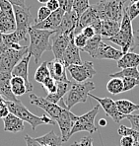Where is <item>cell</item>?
I'll return each mask as SVG.
<instances>
[{
	"instance_id": "obj_1",
	"label": "cell",
	"mask_w": 139,
	"mask_h": 146,
	"mask_svg": "<svg viewBox=\"0 0 139 146\" xmlns=\"http://www.w3.org/2000/svg\"><path fill=\"white\" fill-rule=\"evenodd\" d=\"M106 40L120 46V50L122 51L123 54L129 52L130 50H133L135 48L139 46V36L134 34L132 22L128 18L125 11H123L119 32L115 36L106 38Z\"/></svg>"
},
{
	"instance_id": "obj_2",
	"label": "cell",
	"mask_w": 139,
	"mask_h": 146,
	"mask_svg": "<svg viewBox=\"0 0 139 146\" xmlns=\"http://www.w3.org/2000/svg\"><path fill=\"white\" fill-rule=\"evenodd\" d=\"M54 34V31H46V30H38L30 28V46H28V53L35 58L36 64L38 63L42 53L48 50H51L50 36Z\"/></svg>"
},
{
	"instance_id": "obj_3",
	"label": "cell",
	"mask_w": 139,
	"mask_h": 146,
	"mask_svg": "<svg viewBox=\"0 0 139 146\" xmlns=\"http://www.w3.org/2000/svg\"><path fill=\"white\" fill-rule=\"evenodd\" d=\"M95 84L91 81L83 83L72 82L69 91L65 95V99L60 101V107L70 111L72 107H74L78 103H85L89 97V94L93 90H95Z\"/></svg>"
},
{
	"instance_id": "obj_4",
	"label": "cell",
	"mask_w": 139,
	"mask_h": 146,
	"mask_svg": "<svg viewBox=\"0 0 139 146\" xmlns=\"http://www.w3.org/2000/svg\"><path fill=\"white\" fill-rule=\"evenodd\" d=\"M6 104H7L10 113L15 115L16 117H18L23 121L28 122L32 126V129L34 131H36L38 126L42 125V124H52V125L55 124V121H53L52 119L48 117L46 113L42 115L40 117L32 113L21 103V101H19V102H7L6 101Z\"/></svg>"
},
{
	"instance_id": "obj_5",
	"label": "cell",
	"mask_w": 139,
	"mask_h": 146,
	"mask_svg": "<svg viewBox=\"0 0 139 146\" xmlns=\"http://www.w3.org/2000/svg\"><path fill=\"white\" fill-rule=\"evenodd\" d=\"M93 7L101 20H112L120 23L124 11V2L120 0H100Z\"/></svg>"
},
{
	"instance_id": "obj_6",
	"label": "cell",
	"mask_w": 139,
	"mask_h": 146,
	"mask_svg": "<svg viewBox=\"0 0 139 146\" xmlns=\"http://www.w3.org/2000/svg\"><path fill=\"white\" fill-rule=\"evenodd\" d=\"M15 21H16V33L20 38V40L28 42L29 40V29L32 27L33 15L30 7H20L13 6Z\"/></svg>"
},
{
	"instance_id": "obj_7",
	"label": "cell",
	"mask_w": 139,
	"mask_h": 146,
	"mask_svg": "<svg viewBox=\"0 0 139 146\" xmlns=\"http://www.w3.org/2000/svg\"><path fill=\"white\" fill-rule=\"evenodd\" d=\"M100 110V105L95 106L91 111L84 113L83 115L77 117V119L74 122V125L70 131V136L74 133L81 131H87L89 133H94L97 131V127L95 125V119L97 117Z\"/></svg>"
},
{
	"instance_id": "obj_8",
	"label": "cell",
	"mask_w": 139,
	"mask_h": 146,
	"mask_svg": "<svg viewBox=\"0 0 139 146\" xmlns=\"http://www.w3.org/2000/svg\"><path fill=\"white\" fill-rule=\"evenodd\" d=\"M28 54V46L20 50L9 49L5 52H0V72L11 73L13 68L16 66L21 59Z\"/></svg>"
},
{
	"instance_id": "obj_9",
	"label": "cell",
	"mask_w": 139,
	"mask_h": 146,
	"mask_svg": "<svg viewBox=\"0 0 139 146\" xmlns=\"http://www.w3.org/2000/svg\"><path fill=\"white\" fill-rule=\"evenodd\" d=\"M67 70L71 75L72 79L77 83L86 82L97 74L92 61H85L80 65H71L67 67Z\"/></svg>"
},
{
	"instance_id": "obj_10",
	"label": "cell",
	"mask_w": 139,
	"mask_h": 146,
	"mask_svg": "<svg viewBox=\"0 0 139 146\" xmlns=\"http://www.w3.org/2000/svg\"><path fill=\"white\" fill-rule=\"evenodd\" d=\"M77 117H78L76 115H74L72 111L63 109L60 115L55 119V122L58 124L59 129H60L61 138H62L63 142H67L70 137H71L70 136V131H71L72 127H73L74 122L77 119Z\"/></svg>"
},
{
	"instance_id": "obj_11",
	"label": "cell",
	"mask_w": 139,
	"mask_h": 146,
	"mask_svg": "<svg viewBox=\"0 0 139 146\" xmlns=\"http://www.w3.org/2000/svg\"><path fill=\"white\" fill-rule=\"evenodd\" d=\"M75 34L72 33L70 35H65V34H59L54 32L51 38V50L54 55V59L60 61L64 51L67 48L70 40L74 38Z\"/></svg>"
},
{
	"instance_id": "obj_12",
	"label": "cell",
	"mask_w": 139,
	"mask_h": 146,
	"mask_svg": "<svg viewBox=\"0 0 139 146\" xmlns=\"http://www.w3.org/2000/svg\"><path fill=\"white\" fill-rule=\"evenodd\" d=\"M30 103L34 106H37L38 108L42 109L54 121L60 115V113L63 111V108H61L60 106L48 102L46 98L38 97V96L33 93L30 94Z\"/></svg>"
},
{
	"instance_id": "obj_13",
	"label": "cell",
	"mask_w": 139,
	"mask_h": 146,
	"mask_svg": "<svg viewBox=\"0 0 139 146\" xmlns=\"http://www.w3.org/2000/svg\"><path fill=\"white\" fill-rule=\"evenodd\" d=\"M89 97L95 99V100L99 103L100 107H102V108L104 109V111H106L107 115L110 117L111 119H114L115 122L119 123L122 119H126V115H122V113H120L118 111L116 105H115V101H114L113 99H111L109 97L99 98V97H97V96L93 95V94H91V93L89 94Z\"/></svg>"
},
{
	"instance_id": "obj_14",
	"label": "cell",
	"mask_w": 139,
	"mask_h": 146,
	"mask_svg": "<svg viewBox=\"0 0 139 146\" xmlns=\"http://www.w3.org/2000/svg\"><path fill=\"white\" fill-rule=\"evenodd\" d=\"M64 13H65L64 10L59 8L56 11L51 12V14L48 17V19H46V20L40 23H38V24L32 25L31 28L38 30H46V31L55 32L57 30V28H58V26L60 25Z\"/></svg>"
},
{
	"instance_id": "obj_15",
	"label": "cell",
	"mask_w": 139,
	"mask_h": 146,
	"mask_svg": "<svg viewBox=\"0 0 139 146\" xmlns=\"http://www.w3.org/2000/svg\"><path fill=\"white\" fill-rule=\"evenodd\" d=\"M66 68L71 65H80L82 64V59L80 56V49H79L74 44V38L70 40L67 48L64 51L61 60Z\"/></svg>"
},
{
	"instance_id": "obj_16",
	"label": "cell",
	"mask_w": 139,
	"mask_h": 146,
	"mask_svg": "<svg viewBox=\"0 0 139 146\" xmlns=\"http://www.w3.org/2000/svg\"><path fill=\"white\" fill-rule=\"evenodd\" d=\"M31 55L28 53L26 56L23 57L18 63L16 64L14 68H13L11 75L12 77H21L25 80L26 84L28 87V92H32L33 90V85L30 83L29 81V62L31 59Z\"/></svg>"
},
{
	"instance_id": "obj_17",
	"label": "cell",
	"mask_w": 139,
	"mask_h": 146,
	"mask_svg": "<svg viewBox=\"0 0 139 146\" xmlns=\"http://www.w3.org/2000/svg\"><path fill=\"white\" fill-rule=\"evenodd\" d=\"M78 16L73 10L69 12H65L60 25L58 26L55 32L59 34H65V35H70V34L74 33L77 24H78Z\"/></svg>"
},
{
	"instance_id": "obj_18",
	"label": "cell",
	"mask_w": 139,
	"mask_h": 146,
	"mask_svg": "<svg viewBox=\"0 0 139 146\" xmlns=\"http://www.w3.org/2000/svg\"><path fill=\"white\" fill-rule=\"evenodd\" d=\"M11 73L0 72V96L7 102H19L11 90Z\"/></svg>"
},
{
	"instance_id": "obj_19",
	"label": "cell",
	"mask_w": 139,
	"mask_h": 146,
	"mask_svg": "<svg viewBox=\"0 0 139 146\" xmlns=\"http://www.w3.org/2000/svg\"><path fill=\"white\" fill-rule=\"evenodd\" d=\"M98 20H101V19L99 18V16H98V14H97V11H96L95 8L93 7V5H91L88 9L80 16L74 34H75V35L79 34L85 27L92 26L95 22H97Z\"/></svg>"
},
{
	"instance_id": "obj_20",
	"label": "cell",
	"mask_w": 139,
	"mask_h": 146,
	"mask_svg": "<svg viewBox=\"0 0 139 146\" xmlns=\"http://www.w3.org/2000/svg\"><path fill=\"white\" fill-rule=\"evenodd\" d=\"M123 53L121 50L113 48L112 46L105 44L104 42H101L98 49L97 53H96L95 57L96 59H112V60H119L122 57Z\"/></svg>"
},
{
	"instance_id": "obj_21",
	"label": "cell",
	"mask_w": 139,
	"mask_h": 146,
	"mask_svg": "<svg viewBox=\"0 0 139 146\" xmlns=\"http://www.w3.org/2000/svg\"><path fill=\"white\" fill-rule=\"evenodd\" d=\"M48 67L50 70V77L53 80L59 81V82H69V79L67 78V75H66L67 68L64 66L61 61H58L56 59L48 61Z\"/></svg>"
},
{
	"instance_id": "obj_22",
	"label": "cell",
	"mask_w": 139,
	"mask_h": 146,
	"mask_svg": "<svg viewBox=\"0 0 139 146\" xmlns=\"http://www.w3.org/2000/svg\"><path fill=\"white\" fill-rule=\"evenodd\" d=\"M3 123H4V130L8 132L17 133V132H21L25 129L24 121L11 113L3 119Z\"/></svg>"
},
{
	"instance_id": "obj_23",
	"label": "cell",
	"mask_w": 139,
	"mask_h": 146,
	"mask_svg": "<svg viewBox=\"0 0 139 146\" xmlns=\"http://www.w3.org/2000/svg\"><path fill=\"white\" fill-rule=\"evenodd\" d=\"M56 83H57L56 92L54 94H48L46 99L48 102L57 105V103L60 102L64 96L68 93L70 87H71L72 82L71 81H69V82H59V81H56Z\"/></svg>"
},
{
	"instance_id": "obj_24",
	"label": "cell",
	"mask_w": 139,
	"mask_h": 146,
	"mask_svg": "<svg viewBox=\"0 0 139 146\" xmlns=\"http://www.w3.org/2000/svg\"><path fill=\"white\" fill-rule=\"evenodd\" d=\"M15 31H16L15 16L7 15L0 11V33L2 35H7Z\"/></svg>"
},
{
	"instance_id": "obj_25",
	"label": "cell",
	"mask_w": 139,
	"mask_h": 146,
	"mask_svg": "<svg viewBox=\"0 0 139 146\" xmlns=\"http://www.w3.org/2000/svg\"><path fill=\"white\" fill-rule=\"evenodd\" d=\"M120 30V23L112 20H103L101 23V36L109 38L116 35Z\"/></svg>"
},
{
	"instance_id": "obj_26",
	"label": "cell",
	"mask_w": 139,
	"mask_h": 146,
	"mask_svg": "<svg viewBox=\"0 0 139 146\" xmlns=\"http://www.w3.org/2000/svg\"><path fill=\"white\" fill-rule=\"evenodd\" d=\"M117 66L121 69L131 67H138L139 66V54L132 51L126 52L122 55L119 60H117Z\"/></svg>"
},
{
	"instance_id": "obj_27",
	"label": "cell",
	"mask_w": 139,
	"mask_h": 146,
	"mask_svg": "<svg viewBox=\"0 0 139 146\" xmlns=\"http://www.w3.org/2000/svg\"><path fill=\"white\" fill-rule=\"evenodd\" d=\"M37 142L40 145H48V146H62V138L60 135L55 133L53 130H51L48 133L42 135V136L35 138Z\"/></svg>"
},
{
	"instance_id": "obj_28",
	"label": "cell",
	"mask_w": 139,
	"mask_h": 146,
	"mask_svg": "<svg viewBox=\"0 0 139 146\" xmlns=\"http://www.w3.org/2000/svg\"><path fill=\"white\" fill-rule=\"evenodd\" d=\"M115 105L117 107V110L120 113L124 115H131L133 111L139 110V105L135 104V103H132L131 101L129 100H117L115 101Z\"/></svg>"
},
{
	"instance_id": "obj_29",
	"label": "cell",
	"mask_w": 139,
	"mask_h": 146,
	"mask_svg": "<svg viewBox=\"0 0 139 146\" xmlns=\"http://www.w3.org/2000/svg\"><path fill=\"white\" fill-rule=\"evenodd\" d=\"M11 90L15 97H20L28 93V87L25 80L21 77H12Z\"/></svg>"
},
{
	"instance_id": "obj_30",
	"label": "cell",
	"mask_w": 139,
	"mask_h": 146,
	"mask_svg": "<svg viewBox=\"0 0 139 146\" xmlns=\"http://www.w3.org/2000/svg\"><path fill=\"white\" fill-rule=\"evenodd\" d=\"M103 42V38L100 35H96L93 38H89L88 42H87V44L85 46V48L82 49L81 51H84V52H87L88 54L91 55L92 57H95L96 53H97L98 49H99V46L101 44V42Z\"/></svg>"
},
{
	"instance_id": "obj_31",
	"label": "cell",
	"mask_w": 139,
	"mask_h": 146,
	"mask_svg": "<svg viewBox=\"0 0 139 146\" xmlns=\"http://www.w3.org/2000/svg\"><path fill=\"white\" fill-rule=\"evenodd\" d=\"M111 78H125V77H130V78H135L139 80V70L137 67L125 68V69L120 70L119 72H115L110 74Z\"/></svg>"
},
{
	"instance_id": "obj_32",
	"label": "cell",
	"mask_w": 139,
	"mask_h": 146,
	"mask_svg": "<svg viewBox=\"0 0 139 146\" xmlns=\"http://www.w3.org/2000/svg\"><path fill=\"white\" fill-rule=\"evenodd\" d=\"M48 77H50V70H48V61H44L40 66L37 68L35 73V80L37 81L38 83H40L42 84L46 79H48Z\"/></svg>"
},
{
	"instance_id": "obj_33",
	"label": "cell",
	"mask_w": 139,
	"mask_h": 146,
	"mask_svg": "<svg viewBox=\"0 0 139 146\" xmlns=\"http://www.w3.org/2000/svg\"><path fill=\"white\" fill-rule=\"evenodd\" d=\"M107 90L113 95H117L123 92V83L120 78H111L107 84Z\"/></svg>"
},
{
	"instance_id": "obj_34",
	"label": "cell",
	"mask_w": 139,
	"mask_h": 146,
	"mask_svg": "<svg viewBox=\"0 0 139 146\" xmlns=\"http://www.w3.org/2000/svg\"><path fill=\"white\" fill-rule=\"evenodd\" d=\"M89 0H73V5H72V10L77 14L78 18L83 14L87 9L90 7Z\"/></svg>"
},
{
	"instance_id": "obj_35",
	"label": "cell",
	"mask_w": 139,
	"mask_h": 146,
	"mask_svg": "<svg viewBox=\"0 0 139 146\" xmlns=\"http://www.w3.org/2000/svg\"><path fill=\"white\" fill-rule=\"evenodd\" d=\"M124 11L127 14L128 18L130 19V21H133L134 19H136V17L139 16V9L136 7L135 3H124Z\"/></svg>"
},
{
	"instance_id": "obj_36",
	"label": "cell",
	"mask_w": 139,
	"mask_h": 146,
	"mask_svg": "<svg viewBox=\"0 0 139 146\" xmlns=\"http://www.w3.org/2000/svg\"><path fill=\"white\" fill-rule=\"evenodd\" d=\"M42 86L48 94H54L57 90V83L55 80H53L51 77H48V79L42 83Z\"/></svg>"
},
{
	"instance_id": "obj_37",
	"label": "cell",
	"mask_w": 139,
	"mask_h": 146,
	"mask_svg": "<svg viewBox=\"0 0 139 146\" xmlns=\"http://www.w3.org/2000/svg\"><path fill=\"white\" fill-rule=\"evenodd\" d=\"M122 83H123V92L130 91L133 88L139 87V80L135 78L125 77V78H122Z\"/></svg>"
},
{
	"instance_id": "obj_38",
	"label": "cell",
	"mask_w": 139,
	"mask_h": 146,
	"mask_svg": "<svg viewBox=\"0 0 139 146\" xmlns=\"http://www.w3.org/2000/svg\"><path fill=\"white\" fill-rule=\"evenodd\" d=\"M117 133L120 135L121 137L122 136H132L135 141H136V139H137V137L139 135L138 132H136L135 130H133L132 128H129L125 125L119 126V128L117 129Z\"/></svg>"
},
{
	"instance_id": "obj_39",
	"label": "cell",
	"mask_w": 139,
	"mask_h": 146,
	"mask_svg": "<svg viewBox=\"0 0 139 146\" xmlns=\"http://www.w3.org/2000/svg\"><path fill=\"white\" fill-rule=\"evenodd\" d=\"M50 14H51V12L48 10V8L46 7V6H42V7L38 8L37 19H35L34 22H35V24L42 22V21H44L46 19H48V17L50 16Z\"/></svg>"
},
{
	"instance_id": "obj_40",
	"label": "cell",
	"mask_w": 139,
	"mask_h": 146,
	"mask_svg": "<svg viewBox=\"0 0 139 146\" xmlns=\"http://www.w3.org/2000/svg\"><path fill=\"white\" fill-rule=\"evenodd\" d=\"M87 42H88V38L83 35V34L79 33L74 36V44H75V46L80 50H82L85 48V46L87 44Z\"/></svg>"
},
{
	"instance_id": "obj_41",
	"label": "cell",
	"mask_w": 139,
	"mask_h": 146,
	"mask_svg": "<svg viewBox=\"0 0 139 146\" xmlns=\"http://www.w3.org/2000/svg\"><path fill=\"white\" fill-rule=\"evenodd\" d=\"M126 119H129L132 129L139 133V115H128Z\"/></svg>"
},
{
	"instance_id": "obj_42",
	"label": "cell",
	"mask_w": 139,
	"mask_h": 146,
	"mask_svg": "<svg viewBox=\"0 0 139 146\" xmlns=\"http://www.w3.org/2000/svg\"><path fill=\"white\" fill-rule=\"evenodd\" d=\"M10 113L9 109L6 104V101L3 99H0V119H3L4 117H6Z\"/></svg>"
},
{
	"instance_id": "obj_43",
	"label": "cell",
	"mask_w": 139,
	"mask_h": 146,
	"mask_svg": "<svg viewBox=\"0 0 139 146\" xmlns=\"http://www.w3.org/2000/svg\"><path fill=\"white\" fill-rule=\"evenodd\" d=\"M60 5L61 9L64 10V12H69L72 10V5H73V0H57Z\"/></svg>"
},
{
	"instance_id": "obj_44",
	"label": "cell",
	"mask_w": 139,
	"mask_h": 146,
	"mask_svg": "<svg viewBox=\"0 0 139 146\" xmlns=\"http://www.w3.org/2000/svg\"><path fill=\"white\" fill-rule=\"evenodd\" d=\"M71 146H93V139L92 137L85 136L78 142H74Z\"/></svg>"
},
{
	"instance_id": "obj_45",
	"label": "cell",
	"mask_w": 139,
	"mask_h": 146,
	"mask_svg": "<svg viewBox=\"0 0 139 146\" xmlns=\"http://www.w3.org/2000/svg\"><path fill=\"white\" fill-rule=\"evenodd\" d=\"M135 140L132 136H122L120 138V146H134Z\"/></svg>"
},
{
	"instance_id": "obj_46",
	"label": "cell",
	"mask_w": 139,
	"mask_h": 146,
	"mask_svg": "<svg viewBox=\"0 0 139 146\" xmlns=\"http://www.w3.org/2000/svg\"><path fill=\"white\" fill-rule=\"evenodd\" d=\"M81 34H83L85 36H86L87 38H93V36H96V33H95V30L93 29V27H91V26H88V27H85L84 29L82 30V31L80 32Z\"/></svg>"
},
{
	"instance_id": "obj_47",
	"label": "cell",
	"mask_w": 139,
	"mask_h": 146,
	"mask_svg": "<svg viewBox=\"0 0 139 146\" xmlns=\"http://www.w3.org/2000/svg\"><path fill=\"white\" fill-rule=\"evenodd\" d=\"M46 6L48 8V10H50V12H54L60 8V5H59L57 0H50V1L46 3Z\"/></svg>"
},
{
	"instance_id": "obj_48",
	"label": "cell",
	"mask_w": 139,
	"mask_h": 146,
	"mask_svg": "<svg viewBox=\"0 0 139 146\" xmlns=\"http://www.w3.org/2000/svg\"><path fill=\"white\" fill-rule=\"evenodd\" d=\"M25 141H26V144H27V146H42L40 143L36 141L35 138H33V137H31L28 134L25 135Z\"/></svg>"
},
{
	"instance_id": "obj_49",
	"label": "cell",
	"mask_w": 139,
	"mask_h": 146,
	"mask_svg": "<svg viewBox=\"0 0 139 146\" xmlns=\"http://www.w3.org/2000/svg\"><path fill=\"white\" fill-rule=\"evenodd\" d=\"M9 3H11L13 6H20V7H26L25 2L26 0H6Z\"/></svg>"
},
{
	"instance_id": "obj_50",
	"label": "cell",
	"mask_w": 139,
	"mask_h": 146,
	"mask_svg": "<svg viewBox=\"0 0 139 146\" xmlns=\"http://www.w3.org/2000/svg\"><path fill=\"white\" fill-rule=\"evenodd\" d=\"M4 50V42H3V35L0 33V52H3Z\"/></svg>"
},
{
	"instance_id": "obj_51",
	"label": "cell",
	"mask_w": 139,
	"mask_h": 146,
	"mask_svg": "<svg viewBox=\"0 0 139 146\" xmlns=\"http://www.w3.org/2000/svg\"><path fill=\"white\" fill-rule=\"evenodd\" d=\"M99 124H100L101 126H106V125H107V121H106L105 119H101L99 121Z\"/></svg>"
},
{
	"instance_id": "obj_52",
	"label": "cell",
	"mask_w": 139,
	"mask_h": 146,
	"mask_svg": "<svg viewBox=\"0 0 139 146\" xmlns=\"http://www.w3.org/2000/svg\"><path fill=\"white\" fill-rule=\"evenodd\" d=\"M38 2H40V3H42V4H46L48 3V1H50V0H38Z\"/></svg>"
},
{
	"instance_id": "obj_53",
	"label": "cell",
	"mask_w": 139,
	"mask_h": 146,
	"mask_svg": "<svg viewBox=\"0 0 139 146\" xmlns=\"http://www.w3.org/2000/svg\"><path fill=\"white\" fill-rule=\"evenodd\" d=\"M139 0H126L125 2H129V3H137Z\"/></svg>"
},
{
	"instance_id": "obj_54",
	"label": "cell",
	"mask_w": 139,
	"mask_h": 146,
	"mask_svg": "<svg viewBox=\"0 0 139 146\" xmlns=\"http://www.w3.org/2000/svg\"><path fill=\"white\" fill-rule=\"evenodd\" d=\"M135 143H136V144H138V145H139V135H138V137H137V139H136V141H135Z\"/></svg>"
},
{
	"instance_id": "obj_55",
	"label": "cell",
	"mask_w": 139,
	"mask_h": 146,
	"mask_svg": "<svg viewBox=\"0 0 139 146\" xmlns=\"http://www.w3.org/2000/svg\"><path fill=\"white\" fill-rule=\"evenodd\" d=\"M135 5H136V7H137L138 9H139V1L137 2V3H135Z\"/></svg>"
},
{
	"instance_id": "obj_56",
	"label": "cell",
	"mask_w": 139,
	"mask_h": 146,
	"mask_svg": "<svg viewBox=\"0 0 139 146\" xmlns=\"http://www.w3.org/2000/svg\"><path fill=\"white\" fill-rule=\"evenodd\" d=\"M120 1H122V2H124V3H125V1H126V0H120Z\"/></svg>"
},
{
	"instance_id": "obj_57",
	"label": "cell",
	"mask_w": 139,
	"mask_h": 146,
	"mask_svg": "<svg viewBox=\"0 0 139 146\" xmlns=\"http://www.w3.org/2000/svg\"><path fill=\"white\" fill-rule=\"evenodd\" d=\"M134 146H139L138 144H136V143H135V144H134Z\"/></svg>"
},
{
	"instance_id": "obj_58",
	"label": "cell",
	"mask_w": 139,
	"mask_h": 146,
	"mask_svg": "<svg viewBox=\"0 0 139 146\" xmlns=\"http://www.w3.org/2000/svg\"><path fill=\"white\" fill-rule=\"evenodd\" d=\"M42 146H48V145H42Z\"/></svg>"
},
{
	"instance_id": "obj_59",
	"label": "cell",
	"mask_w": 139,
	"mask_h": 146,
	"mask_svg": "<svg viewBox=\"0 0 139 146\" xmlns=\"http://www.w3.org/2000/svg\"><path fill=\"white\" fill-rule=\"evenodd\" d=\"M0 99H2V97H1V96H0ZM3 100H4V99H3Z\"/></svg>"
}]
</instances>
